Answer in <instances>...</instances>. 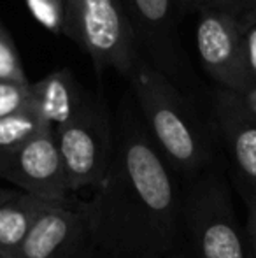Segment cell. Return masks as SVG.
Listing matches in <instances>:
<instances>
[{
	"label": "cell",
	"instance_id": "cell-1",
	"mask_svg": "<svg viewBox=\"0 0 256 258\" xmlns=\"http://www.w3.org/2000/svg\"><path fill=\"white\" fill-rule=\"evenodd\" d=\"M114 156L84 202L92 244L107 258H174L183 249V195L133 99L114 125Z\"/></svg>",
	"mask_w": 256,
	"mask_h": 258
},
{
	"label": "cell",
	"instance_id": "cell-2",
	"mask_svg": "<svg viewBox=\"0 0 256 258\" xmlns=\"http://www.w3.org/2000/svg\"><path fill=\"white\" fill-rule=\"evenodd\" d=\"M128 83L147 132L174 172L190 179L218 162V137L211 136L192 97L144 58Z\"/></svg>",
	"mask_w": 256,
	"mask_h": 258
},
{
	"label": "cell",
	"instance_id": "cell-3",
	"mask_svg": "<svg viewBox=\"0 0 256 258\" xmlns=\"http://www.w3.org/2000/svg\"><path fill=\"white\" fill-rule=\"evenodd\" d=\"M181 223L190 258H253L246 232L237 221L221 160L188 179Z\"/></svg>",
	"mask_w": 256,
	"mask_h": 258
},
{
	"label": "cell",
	"instance_id": "cell-4",
	"mask_svg": "<svg viewBox=\"0 0 256 258\" xmlns=\"http://www.w3.org/2000/svg\"><path fill=\"white\" fill-rule=\"evenodd\" d=\"M63 35L88 53L99 81L107 69L128 79L142 58L121 0H65Z\"/></svg>",
	"mask_w": 256,
	"mask_h": 258
},
{
	"label": "cell",
	"instance_id": "cell-5",
	"mask_svg": "<svg viewBox=\"0 0 256 258\" xmlns=\"http://www.w3.org/2000/svg\"><path fill=\"white\" fill-rule=\"evenodd\" d=\"M55 139L67 174L68 190L95 188L114 156V123L100 97L90 93L82 107L55 128Z\"/></svg>",
	"mask_w": 256,
	"mask_h": 258
},
{
	"label": "cell",
	"instance_id": "cell-6",
	"mask_svg": "<svg viewBox=\"0 0 256 258\" xmlns=\"http://www.w3.org/2000/svg\"><path fill=\"white\" fill-rule=\"evenodd\" d=\"M142 58L168 78L183 93L200 88L192 61L183 48L176 23L174 0H121Z\"/></svg>",
	"mask_w": 256,
	"mask_h": 258
},
{
	"label": "cell",
	"instance_id": "cell-7",
	"mask_svg": "<svg viewBox=\"0 0 256 258\" xmlns=\"http://www.w3.org/2000/svg\"><path fill=\"white\" fill-rule=\"evenodd\" d=\"M195 42L202 67L223 88L242 97L253 85L244 49V28L240 20L226 11H205L198 14Z\"/></svg>",
	"mask_w": 256,
	"mask_h": 258
},
{
	"label": "cell",
	"instance_id": "cell-8",
	"mask_svg": "<svg viewBox=\"0 0 256 258\" xmlns=\"http://www.w3.org/2000/svg\"><path fill=\"white\" fill-rule=\"evenodd\" d=\"M0 179L46 202L70 197L55 130L48 126L18 150L0 156Z\"/></svg>",
	"mask_w": 256,
	"mask_h": 258
},
{
	"label": "cell",
	"instance_id": "cell-9",
	"mask_svg": "<svg viewBox=\"0 0 256 258\" xmlns=\"http://www.w3.org/2000/svg\"><path fill=\"white\" fill-rule=\"evenodd\" d=\"M92 244L84 202H49L34 221L16 258H86Z\"/></svg>",
	"mask_w": 256,
	"mask_h": 258
},
{
	"label": "cell",
	"instance_id": "cell-10",
	"mask_svg": "<svg viewBox=\"0 0 256 258\" xmlns=\"http://www.w3.org/2000/svg\"><path fill=\"white\" fill-rule=\"evenodd\" d=\"M212 125L244 201L256 194V116L240 95L212 90Z\"/></svg>",
	"mask_w": 256,
	"mask_h": 258
},
{
	"label": "cell",
	"instance_id": "cell-11",
	"mask_svg": "<svg viewBox=\"0 0 256 258\" xmlns=\"http://www.w3.org/2000/svg\"><path fill=\"white\" fill-rule=\"evenodd\" d=\"M88 95L70 69H56L32 83V109L46 126L55 130L75 116Z\"/></svg>",
	"mask_w": 256,
	"mask_h": 258
},
{
	"label": "cell",
	"instance_id": "cell-12",
	"mask_svg": "<svg viewBox=\"0 0 256 258\" xmlns=\"http://www.w3.org/2000/svg\"><path fill=\"white\" fill-rule=\"evenodd\" d=\"M49 202L20 190L0 201V258H16L34 221Z\"/></svg>",
	"mask_w": 256,
	"mask_h": 258
},
{
	"label": "cell",
	"instance_id": "cell-13",
	"mask_svg": "<svg viewBox=\"0 0 256 258\" xmlns=\"http://www.w3.org/2000/svg\"><path fill=\"white\" fill-rule=\"evenodd\" d=\"M44 128L48 126L42 123V119L35 114L32 107L18 114L2 118L0 119V156L18 150Z\"/></svg>",
	"mask_w": 256,
	"mask_h": 258
},
{
	"label": "cell",
	"instance_id": "cell-14",
	"mask_svg": "<svg viewBox=\"0 0 256 258\" xmlns=\"http://www.w3.org/2000/svg\"><path fill=\"white\" fill-rule=\"evenodd\" d=\"M0 81L30 83L9 32L0 23Z\"/></svg>",
	"mask_w": 256,
	"mask_h": 258
},
{
	"label": "cell",
	"instance_id": "cell-15",
	"mask_svg": "<svg viewBox=\"0 0 256 258\" xmlns=\"http://www.w3.org/2000/svg\"><path fill=\"white\" fill-rule=\"evenodd\" d=\"M25 4L41 27L55 35H63L65 0H25Z\"/></svg>",
	"mask_w": 256,
	"mask_h": 258
},
{
	"label": "cell",
	"instance_id": "cell-16",
	"mask_svg": "<svg viewBox=\"0 0 256 258\" xmlns=\"http://www.w3.org/2000/svg\"><path fill=\"white\" fill-rule=\"evenodd\" d=\"M32 107V83L0 81V119Z\"/></svg>",
	"mask_w": 256,
	"mask_h": 258
},
{
	"label": "cell",
	"instance_id": "cell-17",
	"mask_svg": "<svg viewBox=\"0 0 256 258\" xmlns=\"http://www.w3.org/2000/svg\"><path fill=\"white\" fill-rule=\"evenodd\" d=\"M178 16L192 13H205V11H226L239 18V7L235 0H174Z\"/></svg>",
	"mask_w": 256,
	"mask_h": 258
},
{
	"label": "cell",
	"instance_id": "cell-18",
	"mask_svg": "<svg viewBox=\"0 0 256 258\" xmlns=\"http://www.w3.org/2000/svg\"><path fill=\"white\" fill-rule=\"evenodd\" d=\"M244 49H246V61L249 74L253 78V83L256 81V23L247 27L244 30Z\"/></svg>",
	"mask_w": 256,
	"mask_h": 258
},
{
	"label": "cell",
	"instance_id": "cell-19",
	"mask_svg": "<svg viewBox=\"0 0 256 258\" xmlns=\"http://www.w3.org/2000/svg\"><path fill=\"white\" fill-rule=\"evenodd\" d=\"M246 206H247L246 237L251 249V255H253V258H256V204L254 202H246Z\"/></svg>",
	"mask_w": 256,
	"mask_h": 258
},
{
	"label": "cell",
	"instance_id": "cell-20",
	"mask_svg": "<svg viewBox=\"0 0 256 258\" xmlns=\"http://www.w3.org/2000/svg\"><path fill=\"white\" fill-rule=\"evenodd\" d=\"M237 7H239V20L242 28L246 30L256 23V0H235Z\"/></svg>",
	"mask_w": 256,
	"mask_h": 258
},
{
	"label": "cell",
	"instance_id": "cell-21",
	"mask_svg": "<svg viewBox=\"0 0 256 258\" xmlns=\"http://www.w3.org/2000/svg\"><path fill=\"white\" fill-rule=\"evenodd\" d=\"M240 99H242L244 105H246V107L256 116V81L253 83V85H251V88L247 90V92L244 93Z\"/></svg>",
	"mask_w": 256,
	"mask_h": 258
},
{
	"label": "cell",
	"instance_id": "cell-22",
	"mask_svg": "<svg viewBox=\"0 0 256 258\" xmlns=\"http://www.w3.org/2000/svg\"><path fill=\"white\" fill-rule=\"evenodd\" d=\"M86 258H107V256L100 255V253H99V251H93V253H92V255H88V256H86Z\"/></svg>",
	"mask_w": 256,
	"mask_h": 258
},
{
	"label": "cell",
	"instance_id": "cell-23",
	"mask_svg": "<svg viewBox=\"0 0 256 258\" xmlns=\"http://www.w3.org/2000/svg\"><path fill=\"white\" fill-rule=\"evenodd\" d=\"M9 194H11V190H0V201H4Z\"/></svg>",
	"mask_w": 256,
	"mask_h": 258
},
{
	"label": "cell",
	"instance_id": "cell-24",
	"mask_svg": "<svg viewBox=\"0 0 256 258\" xmlns=\"http://www.w3.org/2000/svg\"><path fill=\"white\" fill-rule=\"evenodd\" d=\"M246 202H254V204H256V194L254 195H251V197L249 199H247V201Z\"/></svg>",
	"mask_w": 256,
	"mask_h": 258
}]
</instances>
